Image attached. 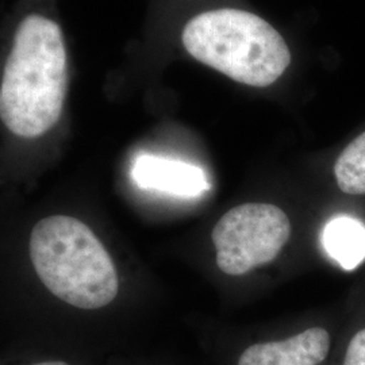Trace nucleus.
Listing matches in <instances>:
<instances>
[{
    "mask_svg": "<svg viewBox=\"0 0 365 365\" xmlns=\"http://www.w3.org/2000/svg\"><path fill=\"white\" fill-rule=\"evenodd\" d=\"M68 88L63 31L42 15H29L18 27L4 66L0 117L24 138H37L58 122Z\"/></svg>",
    "mask_w": 365,
    "mask_h": 365,
    "instance_id": "1",
    "label": "nucleus"
},
{
    "mask_svg": "<svg viewBox=\"0 0 365 365\" xmlns=\"http://www.w3.org/2000/svg\"><path fill=\"white\" fill-rule=\"evenodd\" d=\"M30 259L53 295L83 310L111 303L119 289L114 261L91 229L72 217L54 215L34 226Z\"/></svg>",
    "mask_w": 365,
    "mask_h": 365,
    "instance_id": "2",
    "label": "nucleus"
},
{
    "mask_svg": "<svg viewBox=\"0 0 365 365\" xmlns=\"http://www.w3.org/2000/svg\"><path fill=\"white\" fill-rule=\"evenodd\" d=\"M182 42L197 61L252 87L274 84L291 63L282 34L259 15L242 10L196 15L184 27Z\"/></svg>",
    "mask_w": 365,
    "mask_h": 365,
    "instance_id": "3",
    "label": "nucleus"
},
{
    "mask_svg": "<svg viewBox=\"0 0 365 365\" xmlns=\"http://www.w3.org/2000/svg\"><path fill=\"white\" fill-rule=\"evenodd\" d=\"M291 235L287 214L274 205L245 203L229 210L212 229L217 264L223 274L241 276L269 264Z\"/></svg>",
    "mask_w": 365,
    "mask_h": 365,
    "instance_id": "4",
    "label": "nucleus"
},
{
    "mask_svg": "<svg viewBox=\"0 0 365 365\" xmlns=\"http://www.w3.org/2000/svg\"><path fill=\"white\" fill-rule=\"evenodd\" d=\"M331 349V333L327 327H312L286 339L250 344L237 365H325Z\"/></svg>",
    "mask_w": 365,
    "mask_h": 365,
    "instance_id": "5",
    "label": "nucleus"
},
{
    "mask_svg": "<svg viewBox=\"0 0 365 365\" xmlns=\"http://www.w3.org/2000/svg\"><path fill=\"white\" fill-rule=\"evenodd\" d=\"M131 176L135 184L144 190L182 197H195L210 190L207 176L202 168L165 157H137Z\"/></svg>",
    "mask_w": 365,
    "mask_h": 365,
    "instance_id": "6",
    "label": "nucleus"
},
{
    "mask_svg": "<svg viewBox=\"0 0 365 365\" xmlns=\"http://www.w3.org/2000/svg\"><path fill=\"white\" fill-rule=\"evenodd\" d=\"M327 253L345 269H354L365 259V226L349 217L329 222L324 232Z\"/></svg>",
    "mask_w": 365,
    "mask_h": 365,
    "instance_id": "7",
    "label": "nucleus"
},
{
    "mask_svg": "<svg viewBox=\"0 0 365 365\" xmlns=\"http://www.w3.org/2000/svg\"><path fill=\"white\" fill-rule=\"evenodd\" d=\"M334 178L346 195H365V131L345 146L334 164Z\"/></svg>",
    "mask_w": 365,
    "mask_h": 365,
    "instance_id": "8",
    "label": "nucleus"
},
{
    "mask_svg": "<svg viewBox=\"0 0 365 365\" xmlns=\"http://www.w3.org/2000/svg\"><path fill=\"white\" fill-rule=\"evenodd\" d=\"M339 365H365V327L349 337Z\"/></svg>",
    "mask_w": 365,
    "mask_h": 365,
    "instance_id": "9",
    "label": "nucleus"
},
{
    "mask_svg": "<svg viewBox=\"0 0 365 365\" xmlns=\"http://www.w3.org/2000/svg\"><path fill=\"white\" fill-rule=\"evenodd\" d=\"M30 365H71L66 363L64 360H42V361H37Z\"/></svg>",
    "mask_w": 365,
    "mask_h": 365,
    "instance_id": "10",
    "label": "nucleus"
}]
</instances>
